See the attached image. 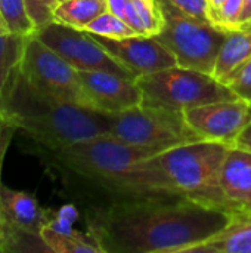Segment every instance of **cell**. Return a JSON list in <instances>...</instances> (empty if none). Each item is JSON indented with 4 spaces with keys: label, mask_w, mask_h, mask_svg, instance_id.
Returning <instances> with one entry per match:
<instances>
[{
    "label": "cell",
    "mask_w": 251,
    "mask_h": 253,
    "mask_svg": "<svg viewBox=\"0 0 251 253\" xmlns=\"http://www.w3.org/2000/svg\"><path fill=\"white\" fill-rule=\"evenodd\" d=\"M160 154L111 135L36 153L84 213L180 197L161 166Z\"/></svg>",
    "instance_id": "obj_1"
},
{
    "label": "cell",
    "mask_w": 251,
    "mask_h": 253,
    "mask_svg": "<svg viewBox=\"0 0 251 253\" xmlns=\"http://www.w3.org/2000/svg\"><path fill=\"white\" fill-rule=\"evenodd\" d=\"M104 253H185L222 230L231 215L183 196L86 212Z\"/></svg>",
    "instance_id": "obj_2"
},
{
    "label": "cell",
    "mask_w": 251,
    "mask_h": 253,
    "mask_svg": "<svg viewBox=\"0 0 251 253\" xmlns=\"http://www.w3.org/2000/svg\"><path fill=\"white\" fill-rule=\"evenodd\" d=\"M7 125L30 141V151L34 154L109 135L108 114L40 95L22 79L12 101Z\"/></svg>",
    "instance_id": "obj_3"
},
{
    "label": "cell",
    "mask_w": 251,
    "mask_h": 253,
    "mask_svg": "<svg viewBox=\"0 0 251 253\" xmlns=\"http://www.w3.org/2000/svg\"><path fill=\"white\" fill-rule=\"evenodd\" d=\"M226 144L197 141L160 154L161 166L173 187L186 199L231 215L220 187Z\"/></svg>",
    "instance_id": "obj_4"
},
{
    "label": "cell",
    "mask_w": 251,
    "mask_h": 253,
    "mask_svg": "<svg viewBox=\"0 0 251 253\" xmlns=\"http://www.w3.org/2000/svg\"><path fill=\"white\" fill-rule=\"evenodd\" d=\"M109 135L129 145L163 153L201 141L182 111L142 102L130 110L108 114Z\"/></svg>",
    "instance_id": "obj_5"
},
{
    "label": "cell",
    "mask_w": 251,
    "mask_h": 253,
    "mask_svg": "<svg viewBox=\"0 0 251 253\" xmlns=\"http://www.w3.org/2000/svg\"><path fill=\"white\" fill-rule=\"evenodd\" d=\"M135 82L145 104L182 113L203 104L238 98L212 74L179 65L138 76Z\"/></svg>",
    "instance_id": "obj_6"
},
{
    "label": "cell",
    "mask_w": 251,
    "mask_h": 253,
    "mask_svg": "<svg viewBox=\"0 0 251 253\" xmlns=\"http://www.w3.org/2000/svg\"><path fill=\"white\" fill-rule=\"evenodd\" d=\"M158 1L164 24L157 40L175 56L179 67L212 74L228 33L210 21L183 13L166 0Z\"/></svg>",
    "instance_id": "obj_7"
},
{
    "label": "cell",
    "mask_w": 251,
    "mask_h": 253,
    "mask_svg": "<svg viewBox=\"0 0 251 253\" xmlns=\"http://www.w3.org/2000/svg\"><path fill=\"white\" fill-rule=\"evenodd\" d=\"M21 79L40 95L96 111L78 71L47 47L36 34L28 37Z\"/></svg>",
    "instance_id": "obj_8"
},
{
    "label": "cell",
    "mask_w": 251,
    "mask_h": 253,
    "mask_svg": "<svg viewBox=\"0 0 251 253\" xmlns=\"http://www.w3.org/2000/svg\"><path fill=\"white\" fill-rule=\"evenodd\" d=\"M1 208L4 218V237L0 252H49L40 233L50 222L53 213L40 206L38 200L27 191L1 187Z\"/></svg>",
    "instance_id": "obj_9"
},
{
    "label": "cell",
    "mask_w": 251,
    "mask_h": 253,
    "mask_svg": "<svg viewBox=\"0 0 251 253\" xmlns=\"http://www.w3.org/2000/svg\"><path fill=\"white\" fill-rule=\"evenodd\" d=\"M36 36L77 71H109L133 77L86 30L53 21L36 31Z\"/></svg>",
    "instance_id": "obj_10"
},
{
    "label": "cell",
    "mask_w": 251,
    "mask_h": 253,
    "mask_svg": "<svg viewBox=\"0 0 251 253\" xmlns=\"http://www.w3.org/2000/svg\"><path fill=\"white\" fill-rule=\"evenodd\" d=\"M185 120L201 141L232 145L251 122V102L241 98L203 104L183 111Z\"/></svg>",
    "instance_id": "obj_11"
},
{
    "label": "cell",
    "mask_w": 251,
    "mask_h": 253,
    "mask_svg": "<svg viewBox=\"0 0 251 253\" xmlns=\"http://www.w3.org/2000/svg\"><path fill=\"white\" fill-rule=\"evenodd\" d=\"M92 36L135 79L138 76L178 65L175 56L161 42L157 40L155 36L133 34L123 39H109L96 34Z\"/></svg>",
    "instance_id": "obj_12"
},
{
    "label": "cell",
    "mask_w": 251,
    "mask_h": 253,
    "mask_svg": "<svg viewBox=\"0 0 251 253\" xmlns=\"http://www.w3.org/2000/svg\"><path fill=\"white\" fill-rule=\"evenodd\" d=\"M93 108L104 114H117L143 102L133 77L109 71H78Z\"/></svg>",
    "instance_id": "obj_13"
},
{
    "label": "cell",
    "mask_w": 251,
    "mask_h": 253,
    "mask_svg": "<svg viewBox=\"0 0 251 253\" xmlns=\"http://www.w3.org/2000/svg\"><path fill=\"white\" fill-rule=\"evenodd\" d=\"M220 187L231 215L251 212V153L228 147L220 172Z\"/></svg>",
    "instance_id": "obj_14"
},
{
    "label": "cell",
    "mask_w": 251,
    "mask_h": 253,
    "mask_svg": "<svg viewBox=\"0 0 251 253\" xmlns=\"http://www.w3.org/2000/svg\"><path fill=\"white\" fill-rule=\"evenodd\" d=\"M28 37L0 31V123L7 125L9 120L12 101L21 79Z\"/></svg>",
    "instance_id": "obj_15"
},
{
    "label": "cell",
    "mask_w": 251,
    "mask_h": 253,
    "mask_svg": "<svg viewBox=\"0 0 251 253\" xmlns=\"http://www.w3.org/2000/svg\"><path fill=\"white\" fill-rule=\"evenodd\" d=\"M185 253H251V212L232 213L222 230Z\"/></svg>",
    "instance_id": "obj_16"
},
{
    "label": "cell",
    "mask_w": 251,
    "mask_h": 253,
    "mask_svg": "<svg viewBox=\"0 0 251 253\" xmlns=\"http://www.w3.org/2000/svg\"><path fill=\"white\" fill-rule=\"evenodd\" d=\"M108 10L123 19L136 34L157 36L164 24L158 0H107Z\"/></svg>",
    "instance_id": "obj_17"
},
{
    "label": "cell",
    "mask_w": 251,
    "mask_h": 253,
    "mask_svg": "<svg viewBox=\"0 0 251 253\" xmlns=\"http://www.w3.org/2000/svg\"><path fill=\"white\" fill-rule=\"evenodd\" d=\"M251 58V28H237L226 34L212 76L225 82Z\"/></svg>",
    "instance_id": "obj_18"
},
{
    "label": "cell",
    "mask_w": 251,
    "mask_h": 253,
    "mask_svg": "<svg viewBox=\"0 0 251 253\" xmlns=\"http://www.w3.org/2000/svg\"><path fill=\"white\" fill-rule=\"evenodd\" d=\"M40 237L49 252L55 253H104L98 242L87 231L80 233L75 230L71 231H58L46 225Z\"/></svg>",
    "instance_id": "obj_19"
},
{
    "label": "cell",
    "mask_w": 251,
    "mask_h": 253,
    "mask_svg": "<svg viewBox=\"0 0 251 253\" xmlns=\"http://www.w3.org/2000/svg\"><path fill=\"white\" fill-rule=\"evenodd\" d=\"M107 10V0H62L55 9V21L84 30L93 19Z\"/></svg>",
    "instance_id": "obj_20"
},
{
    "label": "cell",
    "mask_w": 251,
    "mask_h": 253,
    "mask_svg": "<svg viewBox=\"0 0 251 253\" xmlns=\"http://www.w3.org/2000/svg\"><path fill=\"white\" fill-rule=\"evenodd\" d=\"M0 18L9 33L22 36L36 34L24 0H0Z\"/></svg>",
    "instance_id": "obj_21"
},
{
    "label": "cell",
    "mask_w": 251,
    "mask_h": 253,
    "mask_svg": "<svg viewBox=\"0 0 251 253\" xmlns=\"http://www.w3.org/2000/svg\"><path fill=\"white\" fill-rule=\"evenodd\" d=\"M84 30L92 34L109 37V39H123L136 34L132 27H129L123 19H120L109 10L104 12L96 19H93Z\"/></svg>",
    "instance_id": "obj_22"
},
{
    "label": "cell",
    "mask_w": 251,
    "mask_h": 253,
    "mask_svg": "<svg viewBox=\"0 0 251 253\" xmlns=\"http://www.w3.org/2000/svg\"><path fill=\"white\" fill-rule=\"evenodd\" d=\"M24 3L36 31L55 21V9L59 0H24Z\"/></svg>",
    "instance_id": "obj_23"
},
{
    "label": "cell",
    "mask_w": 251,
    "mask_h": 253,
    "mask_svg": "<svg viewBox=\"0 0 251 253\" xmlns=\"http://www.w3.org/2000/svg\"><path fill=\"white\" fill-rule=\"evenodd\" d=\"M235 96L251 102V58L223 82Z\"/></svg>",
    "instance_id": "obj_24"
},
{
    "label": "cell",
    "mask_w": 251,
    "mask_h": 253,
    "mask_svg": "<svg viewBox=\"0 0 251 253\" xmlns=\"http://www.w3.org/2000/svg\"><path fill=\"white\" fill-rule=\"evenodd\" d=\"M16 133V129L10 125L0 123V243L4 237V218H3V208H1V173H3V165L7 154V150L10 147V142L13 139V135Z\"/></svg>",
    "instance_id": "obj_25"
},
{
    "label": "cell",
    "mask_w": 251,
    "mask_h": 253,
    "mask_svg": "<svg viewBox=\"0 0 251 253\" xmlns=\"http://www.w3.org/2000/svg\"><path fill=\"white\" fill-rule=\"evenodd\" d=\"M176 9L182 10L186 15H191L198 19L209 21L207 15V1L206 0H166Z\"/></svg>",
    "instance_id": "obj_26"
},
{
    "label": "cell",
    "mask_w": 251,
    "mask_h": 253,
    "mask_svg": "<svg viewBox=\"0 0 251 253\" xmlns=\"http://www.w3.org/2000/svg\"><path fill=\"white\" fill-rule=\"evenodd\" d=\"M231 147H237V148L251 153V122L243 129V132L237 136L235 142Z\"/></svg>",
    "instance_id": "obj_27"
},
{
    "label": "cell",
    "mask_w": 251,
    "mask_h": 253,
    "mask_svg": "<svg viewBox=\"0 0 251 253\" xmlns=\"http://www.w3.org/2000/svg\"><path fill=\"white\" fill-rule=\"evenodd\" d=\"M207 1V15H209V21L213 24V21L216 19V16L219 15L222 6L225 4L226 0H206Z\"/></svg>",
    "instance_id": "obj_28"
},
{
    "label": "cell",
    "mask_w": 251,
    "mask_h": 253,
    "mask_svg": "<svg viewBox=\"0 0 251 253\" xmlns=\"http://www.w3.org/2000/svg\"><path fill=\"white\" fill-rule=\"evenodd\" d=\"M251 19V0H243V6H241V13H240V22L238 25H241L243 22H247ZM238 28V27H237Z\"/></svg>",
    "instance_id": "obj_29"
},
{
    "label": "cell",
    "mask_w": 251,
    "mask_h": 253,
    "mask_svg": "<svg viewBox=\"0 0 251 253\" xmlns=\"http://www.w3.org/2000/svg\"><path fill=\"white\" fill-rule=\"evenodd\" d=\"M238 28H251V19L247 22H243L241 25H238Z\"/></svg>",
    "instance_id": "obj_30"
},
{
    "label": "cell",
    "mask_w": 251,
    "mask_h": 253,
    "mask_svg": "<svg viewBox=\"0 0 251 253\" xmlns=\"http://www.w3.org/2000/svg\"><path fill=\"white\" fill-rule=\"evenodd\" d=\"M0 31H7V30H6V25H4L3 21H1V18H0Z\"/></svg>",
    "instance_id": "obj_31"
},
{
    "label": "cell",
    "mask_w": 251,
    "mask_h": 253,
    "mask_svg": "<svg viewBox=\"0 0 251 253\" xmlns=\"http://www.w3.org/2000/svg\"><path fill=\"white\" fill-rule=\"evenodd\" d=\"M59 1H62V0H59Z\"/></svg>",
    "instance_id": "obj_32"
}]
</instances>
